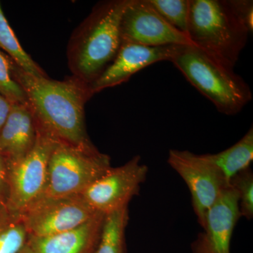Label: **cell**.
<instances>
[{"mask_svg":"<svg viewBox=\"0 0 253 253\" xmlns=\"http://www.w3.org/2000/svg\"><path fill=\"white\" fill-rule=\"evenodd\" d=\"M170 62L223 114H237L253 99L251 87L234 69L214 61L197 46H183Z\"/></svg>","mask_w":253,"mask_h":253,"instance_id":"4","label":"cell"},{"mask_svg":"<svg viewBox=\"0 0 253 253\" xmlns=\"http://www.w3.org/2000/svg\"><path fill=\"white\" fill-rule=\"evenodd\" d=\"M241 217L237 193L229 185L206 213L194 253H230L231 237Z\"/></svg>","mask_w":253,"mask_h":253,"instance_id":"12","label":"cell"},{"mask_svg":"<svg viewBox=\"0 0 253 253\" xmlns=\"http://www.w3.org/2000/svg\"><path fill=\"white\" fill-rule=\"evenodd\" d=\"M169 24L187 35L190 0H148ZM188 36V35H187Z\"/></svg>","mask_w":253,"mask_h":253,"instance_id":"19","label":"cell"},{"mask_svg":"<svg viewBox=\"0 0 253 253\" xmlns=\"http://www.w3.org/2000/svg\"><path fill=\"white\" fill-rule=\"evenodd\" d=\"M29 239L21 214L0 204V253H20Z\"/></svg>","mask_w":253,"mask_h":253,"instance_id":"16","label":"cell"},{"mask_svg":"<svg viewBox=\"0 0 253 253\" xmlns=\"http://www.w3.org/2000/svg\"><path fill=\"white\" fill-rule=\"evenodd\" d=\"M183 46H147L122 42L112 62L89 85L91 94L126 83L135 73L154 63L170 61Z\"/></svg>","mask_w":253,"mask_h":253,"instance_id":"11","label":"cell"},{"mask_svg":"<svg viewBox=\"0 0 253 253\" xmlns=\"http://www.w3.org/2000/svg\"><path fill=\"white\" fill-rule=\"evenodd\" d=\"M239 198L241 217L251 219L253 217V174L251 168L236 174L230 181Z\"/></svg>","mask_w":253,"mask_h":253,"instance_id":"21","label":"cell"},{"mask_svg":"<svg viewBox=\"0 0 253 253\" xmlns=\"http://www.w3.org/2000/svg\"><path fill=\"white\" fill-rule=\"evenodd\" d=\"M11 73L26 93L38 127L57 142L94 146L86 129L85 105L89 86L73 76L64 81L32 76L11 59Z\"/></svg>","mask_w":253,"mask_h":253,"instance_id":"1","label":"cell"},{"mask_svg":"<svg viewBox=\"0 0 253 253\" xmlns=\"http://www.w3.org/2000/svg\"><path fill=\"white\" fill-rule=\"evenodd\" d=\"M111 167L109 156L94 146L57 142L50 155L47 180L42 196L81 194Z\"/></svg>","mask_w":253,"mask_h":253,"instance_id":"5","label":"cell"},{"mask_svg":"<svg viewBox=\"0 0 253 253\" xmlns=\"http://www.w3.org/2000/svg\"><path fill=\"white\" fill-rule=\"evenodd\" d=\"M187 35L214 61L234 69L250 33L229 0H190Z\"/></svg>","mask_w":253,"mask_h":253,"instance_id":"3","label":"cell"},{"mask_svg":"<svg viewBox=\"0 0 253 253\" xmlns=\"http://www.w3.org/2000/svg\"><path fill=\"white\" fill-rule=\"evenodd\" d=\"M20 253H35L34 251H33V249H31V246H29V244H28L26 247L23 249V251H21Z\"/></svg>","mask_w":253,"mask_h":253,"instance_id":"25","label":"cell"},{"mask_svg":"<svg viewBox=\"0 0 253 253\" xmlns=\"http://www.w3.org/2000/svg\"><path fill=\"white\" fill-rule=\"evenodd\" d=\"M128 220V207L105 214L102 230L94 253H127L126 231Z\"/></svg>","mask_w":253,"mask_h":253,"instance_id":"17","label":"cell"},{"mask_svg":"<svg viewBox=\"0 0 253 253\" xmlns=\"http://www.w3.org/2000/svg\"><path fill=\"white\" fill-rule=\"evenodd\" d=\"M147 173V166L135 156L123 166L110 168L80 195L95 212L109 214L127 207L139 194Z\"/></svg>","mask_w":253,"mask_h":253,"instance_id":"8","label":"cell"},{"mask_svg":"<svg viewBox=\"0 0 253 253\" xmlns=\"http://www.w3.org/2000/svg\"><path fill=\"white\" fill-rule=\"evenodd\" d=\"M168 163L185 181L191 192L194 212L203 226L208 210L229 184L204 154L172 149L169 151Z\"/></svg>","mask_w":253,"mask_h":253,"instance_id":"9","label":"cell"},{"mask_svg":"<svg viewBox=\"0 0 253 253\" xmlns=\"http://www.w3.org/2000/svg\"><path fill=\"white\" fill-rule=\"evenodd\" d=\"M56 143L38 128V139L33 149L24 157L6 165L8 178L6 206L9 210L21 214L44 194L50 155Z\"/></svg>","mask_w":253,"mask_h":253,"instance_id":"6","label":"cell"},{"mask_svg":"<svg viewBox=\"0 0 253 253\" xmlns=\"http://www.w3.org/2000/svg\"><path fill=\"white\" fill-rule=\"evenodd\" d=\"M122 42L147 46L194 45L187 35L169 24L148 0H130L121 25Z\"/></svg>","mask_w":253,"mask_h":253,"instance_id":"10","label":"cell"},{"mask_svg":"<svg viewBox=\"0 0 253 253\" xmlns=\"http://www.w3.org/2000/svg\"><path fill=\"white\" fill-rule=\"evenodd\" d=\"M38 135V125L29 105L11 104L0 129V155L6 165L27 155L36 145Z\"/></svg>","mask_w":253,"mask_h":253,"instance_id":"13","label":"cell"},{"mask_svg":"<svg viewBox=\"0 0 253 253\" xmlns=\"http://www.w3.org/2000/svg\"><path fill=\"white\" fill-rule=\"evenodd\" d=\"M97 213L81 195L43 196L28 206L21 215L30 237H44L77 227Z\"/></svg>","mask_w":253,"mask_h":253,"instance_id":"7","label":"cell"},{"mask_svg":"<svg viewBox=\"0 0 253 253\" xmlns=\"http://www.w3.org/2000/svg\"><path fill=\"white\" fill-rule=\"evenodd\" d=\"M11 59L0 51V93L11 104H28L27 96L11 73Z\"/></svg>","mask_w":253,"mask_h":253,"instance_id":"20","label":"cell"},{"mask_svg":"<svg viewBox=\"0 0 253 253\" xmlns=\"http://www.w3.org/2000/svg\"><path fill=\"white\" fill-rule=\"evenodd\" d=\"M230 185L233 178L249 169L253 161V129L251 127L238 142L215 154H204Z\"/></svg>","mask_w":253,"mask_h":253,"instance_id":"15","label":"cell"},{"mask_svg":"<svg viewBox=\"0 0 253 253\" xmlns=\"http://www.w3.org/2000/svg\"><path fill=\"white\" fill-rule=\"evenodd\" d=\"M236 15L249 30L253 31V1L252 0H229Z\"/></svg>","mask_w":253,"mask_h":253,"instance_id":"22","label":"cell"},{"mask_svg":"<svg viewBox=\"0 0 253 253\" xmlns=\"http://www.w3.org/2000/svg\"><path fill=\"white\" fill-rule=\"evenodd\" d=\"M105 214L98 212L77 227L54 235L30 237L35 253H94L99 243Z\"/></svg>","mask_w":253,"mask_h":253,"instance_id":"14","label":"cell"},{"mask_svg":"<svg viewBox=\"0 0 253 253\" xmlns=\"http://www.w3.org/2000/svg\"><path fill=\"white\" fill-rule=\"evenodd\" d=\"M0 48L4 50L25 72L36 77H48L46 73L23 49L4 16L0 4Z\"/></svg>","mask_w":253,"mask_h":253,"instance_id":"18","label":"cell"},{"mask_svg":"<svg viewBox=\"0 0 253 253\" xmlns=\"http://www.w3.org/2000/svg\"><path fill=\"white\" fill-rule=\"evenodd\" d=\"M8 197L7 168L0 155V204L6 205Z\"/></svg>","mask_w":253,"mask_h":253,"instance_id":"23","label":"cell"},{"mask_svg":"<svg viewBox=\"0 0 253 253\" xmlns=\"http://www.w3.org/2000/svg\"><path fill=\"white\" fill-rule=\"evenodd\" d=\"M130 0L98 3L71 35L67 47L73 77L90 85L117 54L122 43L123 13Z\"/></svg>","mask_w":253,"mask_h":253,"instance_id":"2","label":"cell"},{"mask_svg":"<svg viewBox=\"0 0 253 253\" xmlns=\"http://www.w3.org/2000/svg\"><path fill=\"white\" fill-rule=\"evenodd\" d=\"M11 103L0 93V129L6 121L11 110Z\"/></svg>","mask_w":253,"mask_h":253,"instance_id":"24","label":"cell"}]
</instances>
